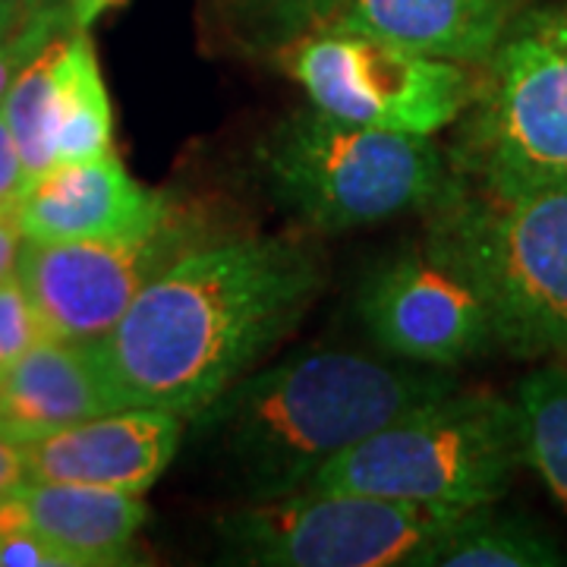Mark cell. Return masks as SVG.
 Segmentation results:
<instances>
[{"label": "cell", "mask_w": 567, "mask_h": 567, "mask_svg": "<svg viewBox=\"0 0 567 567\" xmlns=\"http://www.w3.org/2000/svg\"><path fill=\"white\" fill-rule=\"evenodd\" d=\"M520 416L524 464L567 511V365L533 369L514 394Z\"/></svg>", "instance_id": "obj_18"}, {"label": "cell", "mask_w": 567, "mask_h": 567, "mask_svg": "<svg viewBox=\"0 0 567 567\" xmlns=\"http://www.w3.org/2000/svg\"><path fill=\"white\" fill-rule=\"evenodd\" d=\"M177 203L130 177L117 155L54 164L29 183L17 221L25 240H111L148 230Z\"/></svg>", "instance_id": "obj_12"}, {"label": "cell", "mask_w": 567, "mask_h": 567, "mask_svg": "<svg viewBox=\"0 0 567 567\" xmlns=\"http://www.w3.org/2000/svg\"><path fill=\"white\" fill-rule=\"evenodd\" d=\"M25 3H48V0H25Z\"/></svg>", "instance_id": "obj_27"}, {"label": "cell", "mask_w": 567, "mask_h": 567, "mask_svg": "<svg viewBox=\"0 0 567 567\" xmlns=\"http://www.w3.org/2000/svg\"><path fill=\"white\" fill-rule=\"evenodd\" d=\"M524 10L527 0H347L331 29L480 66Z\"/></svg>", "instance_id": "obj_14"}, {"label": "cell", "mask_w": 567, "mask_h": 567, "mask_svg": "<svg viewBox=\"0 0 567 567\" xmlns=\"http://www.w3.org/2000/svg\"><path fill=\"white\" fill-rule=\"evenodd\" d=\"M347 0H224L234 35L249 51H290L316 32L331 29Z\"/></svg>", "instance_id": "obj_19"}, {"label": "cell", "mask_w": 567, "mask_h": 567, "mask_svg": "<svg viewBox=\"0 0 567 567\" xmlns=\"http://www.w3.org/2000/svg\"><path fill=\"white\" fill-rule=\"evenodd\" d=\"M561 543L543 524L502 514L492 505L466 507L416 555L413 567H558Z\"/></svg>", "instance_id": "obj_16"}, {"label": "cell", "mask_w": 567, "mask_h": 567, "mask_svg": "<svg viewBox=\"0 0 567 567\" xmlns=\"http://www.w3.org/2000/svg\"><path fill=\"white\" fill-rule=\"evenodd\" d=\"M22 517L76 567L136 565V536L148 517L142 495L82 483L25 480L13 488Z\"/></svg>", "instance_id": "obj_15"}, {"label": "cell", "mask_w": 567, "mask_h": 567, "mask_svg": "<svg viewBox=\"0 0 567 567\" xmlns=\"http://www.w3.org/2000/svg\"><path fill=\"white\" fill-rule=\"evenodd\" d=\"M117 3H121V0H66L70 17H73V25H76V29H85V32L102 20L111 7H117Z\"/></svg>", "instance_id": "obj_26"}, {"label": "cell", "mask_w": 567, "mask_h": 567, "mask_svg": "<svg viewBox=\"0 0 567 567\" xmlns=\"http://www.w3.org/2000/svg\"><path fill=\"white\" fill-rule=\"evenodd\" d=\"M360 316L369 338L406 363L454 369L495 350L486 300L429 244L369 275Z\"/></svg>", "instance_id": "obj_10"}, {"label": "cell", "mask_w": 567, "mask_h": 567, "mask_svg": "<svg viewBox=\"0 0 567 567\" xmlns=\"http://www.w3.org/2000/svg\"><path fill=\"white\" fill-rule=\"evenodd\" d=\"M25 189H29V174L20 158L17 140L0 111V215H17Z\"/></svg>", "instance_id": "obj_22"}, {"label": "cell", "mask_w": 567, "mask_h": 567, "mask_svg": "<svg viewBox=\"0 0 567 567\" xmlns=\"http://www.w3.org/2000/svg\"><path fill=\"white\" fill-rule=\"evenodd\" d=\"M457 388L451 369L394 365L353 350H306L246 372L186 420L183 435L240 502L309 488L347 447L410 406Z\"/></svg>", "instance_id": "obj_2"}, {"label": "cell", "mask_w": 567, "mask_h": 567, "mask_svg": "<svg viewBox=\"0 0 567 567\" xmlns=\"http://www.w3.org/2000/svg\"><path fill=\"white\" fill-rule=\"evenodd\" d=\"M51 3V0H48ZM44 3H25V0H0V44L17 35L25 22L32 20V13Z\"/></svg>", "instance_id": "obj_25"}, {"label": "cell", "mask_w": 567, "mask_h": 567, "mask_svg": "<svg viewBox=\"0 0 567 567\" xmlns=\"http://www.w3.org/2000/svg\"><path fill=\"white\" fill-rule=\"evenodd\" d=\"M461 511L357 492H297L218 520L224 561L259 567H413Z\"/></svg>", "instance_id": "obj_7"}, {"label": "cell", "mask_w": 567, "mask_h": 567, "mask_svg": "<svg viewBox=\"0 0 567 567\" xmlns=\"http://www.w3.org/2000/svg\"><path fill=\"white\" fill-rule=\"evenodd\" d=\"M123 410L99 338L44 334L0 379V439L32 445L44 435Z\"/></svg>", "instance_id": "obj_13"}, {"label": "cell", "mask_w": 567, "mask_h": 567, "mask_svg": "<svg viewBox=\"0 0 567 567\" xmlns=\"http://www.w3.org/2000/svg\"><path fill=\"white\" fill-rule=\"evenodd\" d=\"M22 483H25L22 447L7 442V439H0V495H10Z\"/></svg>", "instance_id": "obj_24"}, {"label": "cell", "mask_w": 567, "mask_h": 567, "mask_svg": "<svg viewBox=\"0 0 567 567\" xmlns=\"http://www.w3.org/2000/svg\"><path fill=\"white\" fill-rule=\"evenodd\" d=\"M520 464L517 404L492 391L451 388L347 447L303 492H357L466 511L495 505Z\"/></svg>", "instance_id": "obj_4"}, {"label": "cell", "mask_w": 567, "mask_h": 567, "mask_svg": "<svg viewBox=\"0 0 567 567\" xmlns=\"http://www.w3.org/2000/svg\"><path fill=\"white\" fill-rule=\"evenodd\" d=\"M322 284V256L303 234L189 249L99 338L121 404L189 420L281 344Z\"/></svg>", "instance_id": "obj_1"}, {"label": "cell", "mask_w": 567, "mask_h": 567, "mask_svg": "<svg viewBox=\"0 0 567 567\" xmlns=\"http://www.w3.org/2000/svg\"><path fill=\"white\" fill-rule=\"evenodd\" d=\"M22 227L17 215H0V284L17 278V265H20L22 249Z\"/></svg>", "instance_id": "obj_23"}, {"label": "cell", "mask_w": 567, "mask_h": 567, "mask_svg": "<svg viewBox=\"0 0 567 567\" xmlns=\"http://www.w3.org/2000/svg\"><path fill=\"white\" fill-rule=\"evenodd\" d=\"M199 244H205L203 221L174 205L155 227L130 237L22 240L17 281L48 334L89 341L107 334L164 268Z\"/></svg>", "instance_id": "obj_9"}, {"label": "cell", "mask_w": 567, "mask_h": 567, "mask_svg": "<svg viewBox=\"0 0 567 567\" xmlns=\"http://www.w3.org/2000/svg\"><path fill=\"white\" fill-rule=\"evenodd\" d=\"M290 73L309 104L375 130L435 136L473 99L464 63L406 51L363 32L324 29L290 48Z\"/></svg>", "instance_id": "obj_8"}, {"label": "cell", "mask_w": 567, "mask_h": 567, "mask_svg": "<svg viewBox=\"0 0 567 567\" xmlns=\"http://www.w3.org/2000/svg\"><path fill=\"white\" fill-rule=\"evenodd\" d=\"M44 324L17 278L0 284V379L13 369L22 353L44 338Z\"/></svg>", "instance_id": "obj_21"}, {"label": "cell", "mask_w": 567, "mask_h": 567, "mask_svg": "<svg viewBox=\"0 0 567 567\" xmlns=\"http://www.w3.org/2000/svg\"><path fill=\"white\" fill-rule=\"evenodd\" d=\"M425 244L486 300L495 350L567 357V186L524 196L464 193L429 215Z\"/></svg>", "instance_id": "obj_5"}, {"label": "cell", "mask_w": 567, "mask_h": 567, "mask_svg": "<svg viewBox=\"0 0 567 567\" xmlns=\"http://www.w3.org/2000/svg\"><path fill=\"white\" fill-rule=\"evenodd\" d=\"M186 420L155 406H123L22 445L25 480L82 483L142 495L183 445Z\"/></svg>", "instance_id": "obj_11"}, {"label": "cell", "mask_w": 567, "mask_h": 567, "mask_svg": "<svg viewBox=\"0 0 567 567\" xmlns=\"http://www.w3.org/2000/svg\"><path fill=\"white\" fill-rule=\"evenodd\" d=\"M480 66L451 171L488 196L567 186L565 10H524Z\"/></svg>", "instance_id": "obj_6"}, {"label": "cell", "mask_w": 567, "mask_h": 567, "mask_svg": "<svg viewBox=\"0 0 567 567\" xmlns=\"http://www.w3.org/2000/svg\"><path fill=\"white\" fill-rule=\"evenodd\" d=\"M259 164L278 205L312 234L432 215L464 193L432 136L341 121L316 104L265 136Z\"/></svg>", "instance_id": "obj_3"}, {"label": "cell", "mask_w": 567, "mask_h": 567, "mask_svg": "<svg viewBox=\"0 0 567 567\" xmlns=\"http://www.w3.org/2000/svg\"><path fill=\"white\" fill-rule=\"evenodd\" d=\"M114 155V114L95 44L85 29L61 35L54 92V164Z\"/></svg>", "instance_id": "obj_17"}, {"label": "cell", "mask_w": 567, "mask_h": 567, "mask_svg": "<svg viewBox=\"0 0 567 567\" xmlns=\"http://www.w3.org/2000/svg\"><path fill=\"white\" fill-rule=\"evenodd\" d=\"M66 29H76L66 0H51L32 13V20L22 25L17 35L0 44V99L10 89V82L22 73V66L39 54L48 41H54Z\"/></svg>", "instance_id": "obj_20"}]
</instances>
